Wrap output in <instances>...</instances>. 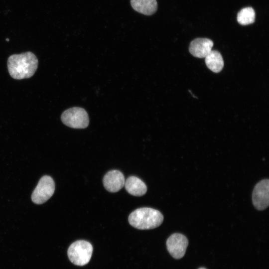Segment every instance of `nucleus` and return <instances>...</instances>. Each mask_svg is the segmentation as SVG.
Returning a JSON list of instances; mask_svg holds the SVG:
<instances>
[{
  "label": "nucleus",
  "instance_id": "f257e3e1",
  "mask_svg": "<svg viewBox=\"0 0 269 269\" xmlns=\"http://www.w3.org/2000/svg\"><path fill=\"white\" fill-rule=\"evenodd\" d=\"M38 63L36 56L31 52L13 54L7 60L8 71L14 79L29 78L35 73Z\"/></svg>",
  "mask_w": 269,
  "mask_h": 269
},
{
  "label": "nucleus",
  "instance_id": "f03ea898",
  "mask_svg": "<svg viewBox=\"0 0 269 269\" xmlns=\"http://www.w3.org/2000/svg\"><path fill=\"white\" fill-rule=\"evenodd\" d=\"M130 224L139 230H149L159 226L163 221L162 214L158 210L148 207L138 208L129 216Z\"/></svg>",
  "mask_w": 269,
  "mask_h": 269
},
{
  "label": "nucleus",
  "instance_id": "7ed1b4c3",
  "mask_svg": "<svg viewBox=\"0 0 269 269\" xmlns=\"http://www.w3.org/2000/svg\"><path fill=\"white\" fill-rule=\"evenodd\" d=\"M93 250V246L90 243L85 240H78L69 246L67 255L74 265L83 266L89 262Z\"/></svg>",
  "mask_w": 269,
  "mask_h": 269
},
{
  "label": "nucleus",
  "instance_id": "20e7f679",
  "mask_svg": "<svg viewBox=\"0 0 269 269\" xmlns=\"http://www.w3.org/2000/svg\"><path fill=\"white\" fill-rule=\"evenodd\" d=\"M61 119L64 125L74 129H84L89 123L87 112L80 107H73L65 110L62 114Z\"/></svg>",
  "mask_w": 269,
  "mask_h": 269
},
{
  "label": "nucleus",
  "instance_id": "39448f33",
  "mask_svg": "<svg viewBox=\"0 0 269 269\" xmlns=\"http://www.w3.org/2000/svg\"><path fill=\"white\" fill-rule=\"evenodd\" d=\"M54 190L53 179L50 176H44L41 178L32 194V201L37 204H42L52 196Z\"/></svg>",
  "mask_w": 269,
  "mask_h": 269
},
{
  "label": "nucleus",
  "instance_id": "423d86ee",
  "mask_svg": "<svg viewBox=\"0 0 269 269\" xmlns=\"http://www.w3.org/2000/svg\"><path fill=\"white\" fill-rule=\"evenodd\" d=\"M269 180L265 179L255 186L252 194L253 204L258 210L266 209L269 204Z\"/></svg>",
  "mask_w": 269,
  "mask_h": 269
},
{
  "label": "nucleus",
  "instance_id": "0eeeda50",
  "mask_svg": "<svg viewBox=\"0 0 269 269\" xmlns=\"http://www.w3.org/2000/svg\"><path fill=\"white\" fill-rule=\"evenodd\" d=\"M167 249L171 256L176 259L182 258L188 245L187 238L180 233L172 234L167 240Z\"/></svg>",
  "mask_w": 269,
  "mask_h": 269
},
{
  "label": "nucleus",
  "instance_id": "6e6552de",
  "mask_svg": "<svg viewBox=\"0 0 269 269\" xmlns=\"http://www.w3.org/2000/svg\"><path fill=\"white\" fill-rule=\"evenodd\" d=\"M105 188L110 192H116L124 186L125 179L123 174L118 170L108 171L103 179Z\"/></svg>",
  "mask_w": 269,
  "mask_h": 269
},
{
  "label": "nucleus",
  "instance_id": "1a4fd4ad",
  "mask_svg": "<svg viewBox=\"0 0 269 269\" xmlns=\"http://www.w3.org/2000/svg\"><path fill=\"white\" fill-rule=\"evenodd\" d=\"M213 42L207 38H197L190 43L189 51L194 57L205 58L212 50Z\"/></svg>",
  "mask_w": 269,
  "mask_h": 269
},
{
  "label": "nucleus",
  "instance_id": "9d476101",
  "mask_svg": "<svg viewBox=\"0 0 269 269\" xmlns=\"http://www.w3.org/2000/svg\"><path fill=\"white\" fill-rule=\"evenodd\" d=\"M124 186L129 193L135 196H141L144 195L147 191L145 184L135 176L129 177L126 180Z\"/></svg>",
  "mask_w": 269,
  "mask_h": 269
},
{
  "label": "nucleus",
  "instance_id": "9b49d317",
  "mask_svg": "<svg viewBox=\"0 0 269 269\" xmlns=\"http://www.w3.org/2000/svg\"><path fill=\"white\" fill-rule=\"evenodd\" d=\"M131 4L134 10L146 15L153 14L157 8L156 0H131Z\"/></svg>",
  "mask_w": 269,
  "mask_h": 269
},
{
  "label": "nucleus",
  "instance_id": "f8f14e48",
  "mask_svg": "<svg viewBox=\"0 0 269 269\" xmlns=\"http://www.w3.org/2000/svg\"><path fill=\"white\" fill-rule=\"evenodd\" d=\"M205 62L207 67L214 73H219L224 67V60L221 53L212 50L205 57Z\"/></svg>",
  "mask_w": 269,
  "mask_h": 269
},
{
  "label": "nucleus",
  "instance_id": "ddd939ff",
  "mask_svg": "<svg viewBox=\"0 0 269 269\" xmlns=\"http://www.w3.org/2000/svg\"><path fill=\"white\" fill-rule=\"evenodd\" d=\"M256 14L253 8L247 7L242 8L237 14V21L242 25L252 24L255 22Z\"/></svg>",
  "mask_w": 269,
  "mask_h": 269
},
{
  "label": "nucleus",
  "instance_id": "4468645a",
  "mask_svg": "<svg viewBox=\"0 0 269 269\" xmlns=\"http://www.w3.org/2000/svg\"><path fill=\"white\" fill-rule=\"evenodd\" d=\"M199 269H205L204 268H199Z\"/></svg>",
  "mask_w": 269,
  "mask_h": 269
}]
</instances>
